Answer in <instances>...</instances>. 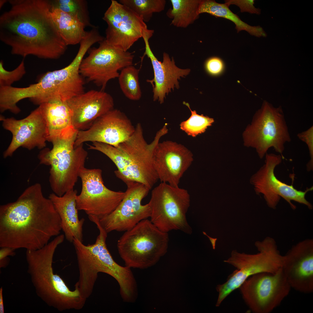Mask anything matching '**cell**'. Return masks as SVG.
<instances>
[{
    "label": "cell",
    "instance_id": "obj_1",
    "mask_svg": "<svg viewBox=\"0 0 313 313\" xmlns=\"http://www.w3.org/2000/svg\"><path fill=\"white\" fill-rule=\"evenodd\" d=\"M10 8L0 16V39L12 54L57 59L67 46L52 20L50 1L10 0Z\"/></svg>",
    "mask_w": 313,
    "mask_h": 313
},
{
    "label": "cell",
    "instance_id": "obj_2",
    "mask_svg": "<svg viewBox=\"0 0 313 313\" xmlns=\"http://www.w3.org/2000/svg\"><path fill=\"white\" fill-rule=\"evenodd\" d=\"M62 230L61 220L41 184L26 188L14 201L0 206V247L40 249Z\"/></svg>",
    "mask_w": 313,
    "mask_h": 313
},
{
    "label": "cell",
    "instance_id": "obj_3",
    "mask_svg": "<svg viewBox=\"0 0 313 313\" xmlns=\"http://www.w3.org/2000/svg\"><path fill=\"white\" fill-rule=\"evenodd\" d=\"M167 124L157 132L153 141L145 140L141 124L138 123L133 134L117 147L99 142L88 145L90 150L98 151L108 157L117 168L114 172L122 181L142 183L151 190L159 180L153 163L154 149L161 138L168 132Z\"/></svg>",
    "mask_w": 313,
    "mask_h": 313
},
{
    "label": "cell",
    "instance_id": "obj_4",
    "mask_svg": "<svg viewBox=\"0 0 313 313\" xmlns=\"http://www.w3.org/2000/svg\"><path fill=\"white\" fill-rule=\"evenodd\" d=\"M64 238V234L59 235L40 249L27 250V272L37 294L48 305L60 311L80 310L86 299L78 290H70L52 267L55 250Z\"/></svg>",
    "mask_w": 313,
    "mask_h": 313
},
{
    "label": "cell",
    "instance_id": "obj_5",
    "mask_svg": "<svg viewBox=\"0 0 313 313\" xmlns=\"http://www.w3.org/2000/svg\"><path fill=\"white\" fill-rule=\"evenodd\" d=\"M77 132H67L51 139L52 148L43 149L40 163L50 166L49 181L53 193L61 196L74 189L80 170L85 167L88 152L83 144L75 147Z\"/></svg>",
    "mask_w": 313,
    "mask_h": 313
},
{
    "label": "cell",
    "instance_id": "obj_6",
    "mask_svg": "<svg viewBox=\"0 0 313 313\" xmlns=\"http://www.w3.org/2000/svg\"><path fill=\"white\" fill-rule=\"evenodd\" d=\"M169 240L168 233L146 219L125 231L118 241L117 248L125 266L144 269L155 265L165 254Z\"/></svg>",
    "mask_w": 313,
    "mask_h": 313
},
{
    "label": "cell",
    "instance_id": "obj_7",
    "mask_svg": "<svg viewBox=\"0 0 313 313\" xmlns=\"http://www.w3.org/2000/svg\"><path fill=\"white\" fill-rule=\"evenodd\" d=\"M255 245L259 252L250 254L233 250L231 256L224 261L236 268L223 284L217 285L218 293L216 304L219 307L232 292L239 288L243 282L255 274L267 272L275 273L282 266L284 256L278 250L275 240L267 236Z\"/></svg>",
    "mask_w": 313,
    "mask_h": 313
},
{
    "label": "cell",
    "instance_id": "obj_8",
    "mask_svg": "<svg viewBox=\"0 0 313 313\" xmlns=\"http://www.w3.org/2000/svg\"><path fill=\"white\" fill-rule=\"evenodd\" d=\"M92 222L99 231L95 243L87 245L77 239L72 243L77 256L79 272L75 288L85 299L92 294L98 273H104L112 277L119 273L120 265L114 260L106 244L108 233L101 225L99 219L94 218Z\"/></svg>",
    "mask_w": 313,
    "mask_h": 313
},
{
    "label": "cell",
    "instance_id": "obj_9",
    "mask_svg": "<svg viewBox=\"0 0 313 313\" xmlns=\"http://www.w3.org/2000/svg\"><path fill=\"white\" fill-rule=\"evenodd\" d=\"M243 138L245 145L255 148L260 159L271 148L284 157L285 144L291 139L281 106L274 107L264 101L244 131Z\"/></svg>",
    "mask_w": 313,
    "mask_h": 313
},
{
    "label": "cell",
    "instance_id": "obj_10",
    "mask_svg": "<svg viewBox=\"0 0 313 313\" xmlns=\"http://www.w3.org/2000/svg\"><path fill=\"white\" fill-rule=\"evenodd\" d=\"M151 192V221L164 232L178 230L191 234L192 229L186 218L190 203L188 191L161 182Z\"/></svg>",
    "mask_w": 313,
    "mask_h": 313
},
{
    "label": "cell",
    "instance_id": "obj_11",
    "mask_svg": "<svg viewBox=\"0 0 313 313\" xmlns=\"http://www.w3.org/2000/svg\"><path fill=\"white\" fill-rule=\"evenodd\" d=\"M85 54L78 51L69 65L47 72L37 83L30 85L29 93L34 100L39 104L54 100L66 101L84 92V82L79 68Z\"/></svg>",
    "mask_w": 313,
    "mask_h": 313
},
{
    "label": "cell",
    "instance_id": "obj_12",
    "mask_svg": "<svg viewBox=\"0 0 313 313\" xmlns=\"http://www.w3.org/2000/svg\"><path fill=\"white\" fill-rule=\"evenodd\" d=\"M243 298L254 313H269L289 294L291 287L282 267L275 273L263 272L248 278L239 287Z\"/></svg>",
    "mask_w": 313,
    "mask_h": 313
},
{
    "label": "cell",
    "instance_id": "obj_13",
    "mask_svg": "<svg viewBox=\"0 0 313 313\" xmlns=\"http://www.w3.org/2000/svg\"><path fill=\"white\" fill-rule=\"evenodd\" d=\"M97 48L90 50L89 55L83 59L79 72L83 77L105 88L110 80L118 78L119 71L132 65L134 56L108 44L105 39L99 42Z\"/></svg>",
    "mask_w": 313,
    "mask_h": 313
},
{
    "label": "cell",
    "instance_id": "obj_14",
    "mask_svg": "<svg viewBox=\"0 0 313 313\" xmlns=\"http://www.w3.org/2000/svg\"><path fill=\"white\" fill-rule=\"evenodd\" d=\"M265 156V164L250 179L256 193L258 195L262 194L268 206L273 209L276 208L282 197L293 209H296V206L291 202L292 201L303 204L309 209H312V204L306 200L305 196L308 192L313 190V186L303 191L296 189L292 185L283 182L276 177L274 171L284 157L273 153H267Z\"/></svg>",
    "mask_w": 313,
    "mask_h": 313
},
{
    "label": "cell",
    "instance_id": "obj_15",
    "mask_svg": "<svg viewBox=\"0 0 313 313\" xmlns=\"http://www.w3.org/2000/svg\"><path fill=\"white\" fill-rule=\"evenodd\" d=\"M80 193L76 198L77 208L88 215L100 218L113 211L122 201L125 192L111 190L105 185L101 169L85 167L80 171Z\"/></svg>",
    "mask_w": 313,
    "mask_h": 313
},
{
    "label": "cell",
    "instance_id": "obj_16",
    "mask_svg": "<svg viewBox=\"0 0 313 313\" xmlns=\"http://www.w3.org/2000/svg\"><path fill=\"white\" fill-rule=\"evenodd\" d=\"M123 182L127 188L122 201L110 213L98 218L101 225L108 233L113 231L125 232L151 216L149 203L141 204L150 190L139 183L129 181Z\"/></svg>",
    "mask_w": 313,
    "mask_h": 313
},
{
    "label": "cell",
    "instance_id": "obj_17",
    "mask_svg": "<svg viewBox=\"0 0 313 313\" xmlns=\"http://www.w3.org/2000/svg\"><path fill=\"white\" fill-rule=\"evenodd\" d=\"M103 19L107 24L105 41L124 51H128L148 30L141 18L116 0H111Z\"/></svg>",
    "mask_w": 313,
    "mask_h": 313
},
{
    "label": "cell",
    "instance_id": "obj_18",
    "mask_svg": "<svg viewBox=\"0 0 313 313\" xmlns=\"http://www.w3.org/2000/svg\"><path fill=\"white\" fill-rule=\"evenodd\" d=\"M0 120L3 128L12 134L11 141L3 153L4 158L11 156L20 147L30 150L36 147L42 149L46 146L48 131L39 107L22 119L5 118L1 115Z\"/></svg>",
    "mask_w": 313,
    "mask_h": 313
},
{
    "label": "cell",
    "instance_id": "obj_19",
    "mask_svg": "<svg viewBox=\"0 0 313 313\" xmlns=\"http://www.w3.org/2000/svg\"><path fill=\"white\" fill-rule=\"evenodd\" d=\"M135 130L127 116L120 110L113 109L97 118L87 130L78 131L74 146L91 141L117 147L129 139Z\"/></svg>",
    "mask_w": 313,
    "mask_h": 313
},
{
    "label": "cell",
    "instance_id": "obj_20",
    "mask_svg": "<svg viewBox=\"0 0 313 313\" xmlns=\"http://www.w3.org/2000/svg\"><path fill=\"white\" fill-rule=\"evenodd\" d=\"M154 166L159 180L179 186L193 160L192 152L183 145L171 141L159 142L153 154Z\"/></svg>",
    "mask_w": 313,
    "mask_h": 313
},
{
    "label": "cell",
    "instance_id": "obj_21",
    "mask_svg": "<svg viewBox=\"0 0 313 313\" xmlns=\"http://www.w3.org/2000/svg\"><path fill=\"white\" fill-rule=\"evenodd\" d=\"M291 288L299 292L313 291V240L305 239L293 245L284 256L282 267Z\"/></svg>",
    "mask_w": 313,
    "mask_h": 313
},
{
    "label": "cell",
    "instance_id": "obj_22",
    "mask_svg": "<svg viewBox=\"0 0 313 313\" xmlns=\"http://www.w3.org/2000/svg\"><path fill=\"white\" fill-rule=\"evenodd\" d=\"M154 31L150 30L144 32L143 35L145 44V51L143 56L146 55L151 61L154 72V78L147 81L152 84L153 98L154 101L158 100L160 103L164 102L166 94L174 90L175 88L179 87L178 80L184 77L190 73L189 69H181L175 65L173 57L164 52L163 54L162 62L159 61L154 56L150 46L149 40L153 36Z\"/></svg>",
    "mask_w": 313,
    "mask_h": 313
},
{
    "label": "cell",
    "instance_id": "obj_23",
    "mask_svg": "<svg viewBox=\"0 0 313 313\" xmlns=\"http://www.w3.org/2000/svg\"><path fill=\"white\" fill-rule=\"evenodd\" d=\"M72 122L79 131L88 128L97 118L114 109L112 97L103 90H91L66 101Z\"/></svg>",
    "mask_w": 313,
    "mask_h": 313
},
{
    "label": "cell",
    "instance_id": "obj_24",
    "mask_svg": "<svg viewBox=\"0 0 313 313\" xmlns=\"http://www.w3.org/2000/svg\"><path fill=\"white\" fill-rule=\"evenodd\" d=\"M77 191L74 189L59 196L53 193L48 198L52 202L61 220L62 230L67 240L72 243L74 239L83 241V228L85 219H79L77 208Z\"/></svg>",
    "mask_w": 313,
    "mask_h": 313
},
{
    "label": "cell",
    "instance_id": "obj_25",
    "mask_svg": "<svg viewBox=\"0 0 313 313\" xmlns=\"http://www.w3.org/2000/svg\"><path fill=\"white\" fill-rule=\"evenodd\" d=\"M39 107L46 123L48 141L63 132L76 130L73 125L71 111L66 101L53 100L41 104Z\"/></svg>",
    "mask_w": 313,
    "mask_h": 313
},
{
    "label": "cell",
    "instance_id": "obj_26",
    "mask_svg": "<svg viewBox=\"0 0 313 313\" xmlns=\"http://www.w3.org/2000/svg\"><path fill=\"white\" fill-rule=\"evenodd\" d=\"M52 20L66 45L79 43L85 34L86 26L77 17L58 9L52 8Z\"/></svg>",
    "mask_w": 313,
    "mask_h": 313
},
{
    "label": "cell",
    "instance_id": "obj_27",
    "mask_svg": "<svg viewBox=\"0 0 313 313\" xmlns=\"http://www.w3.org/2000/svg\"><path fill=\"white\" fill-rule=\"evenodd\" d=\"M226 3H220L213 0H201L198 13H207L216 17L224 18L232 21L235 24L238 32L245 30L250 34L257 37H266V33L259 26H252L241 20L239 17L229 9Z\"/></svg>",
    "mask_w": 313,
    "mask_h": 313
},
{
    "label": "cell",
    "instance_id": "obj_28",
    "mask_svg": "<svg viewBox=\"0 0 313 313\" xmlns=\"http://www.w3.org/2000/svg\"><path fill=\"white\" fill-rule=\"evenodd\" d=\"M172 8L167 12L172 19L170 24L177 28H185L199 17L198 10L201 0H170Z\"/></svg>",
    "mask_w": 313,
    "mask_h": 313
},
{
    "label": "cell",
    "instance_id": "obj_29",
    "mask_svg": "<svg viewBox=\"0 0 313 313\" xmlns=\"http://www.w3.org/2000/svg\"><path fill=\"white\" fill-rule=\"evenodd\" d=\"M139 70L132 65L123 69L118 77L120 88L125 96L133 101L139 100L142 92L139 81Z\"/></svg>",
    "mask_w": 313,
    "mask_h": 313
},
{
    "label": "cell",
    "instance_id": "obj_30",
    "mask_svg": "<svg viewBox=\"0 0 313 313\" xmlns=\"http://www.w3.org/2000/svg\"><path fill=\"white\" fill-rule=\"evenodd\" d=\"M119 2L133 11L145 23L149 22L154 13L163 10L165 0H120Z\"/></svg>",
    "mask_w": 313,
    "mask_h": 313
},
{
    "label": "cell",
    "instance_id": "obj_31",
    "mask_svg": "<svg viewBox=\"0 0 313 313\" xmlns=\"http://www.w3.org/2000/svg\"><path fill=\"white\" fill-rule=\"evenodd\" d=\"M52 8L58 9L77 17L85 25L92 28L91 23L87 1L83 0L50 1Z\"/></svg>",
    "mask_w": 313,
    "mask_h": 313
},
{
    "label": "cell",
    "instance_id": "obj_32",
    "mask_svg": "<svg viewBox=\"0 0 313 313\" xmlns=\"http://www.w3.org/2000/svg\"><path fill=\"white\" fill-rule=\"evenodd\" d=\"M183 103L188 107L191 115L188 119L182 122L180 125L181 129L188 135L196 137L204 132L207 127L214 122L212 118L203 115H199L195 110L192 111L188 103L183 102Z\"/></svg>",
    "mask_w": 313,
    "mask_h": 313
},
{
    "label": "cell",
    "instance_id": "obj_33",
    "mask_svg": "<svg viewBox=\"0 0 313 313\" xmlns=\"http://www.w3.org/2000/svg\"><path fill=\"white\" fill-rule=\"evenodd\" d=\"M26 73L24 60L14 70L9 71L3 67V62H0V87L10 86L14 82L21 79Z\"/></svg>",
    "mask_w": 313,
    "mask_h": 313
},
{
    "label": "cell",
    "instance_id": "obj_34",
    "mask_svg": "<svg viewBox=\"0 0 313 313\" xmlns=\"http://www.w3.org/2000/svg\"><path fill=\"white\" fill-rule=\"evenodd\" d=\"M297 137L307 146L309 151L310 159L306 165L308 172L313 169V126L307 130L298 133Z\"/></svg>",
    "mask_w": 313,
    "mask_h": 313
},
{
    "label": "cell",
    "instance_id": "obj_35",
    "mask_svg": "<svg viewBox=\"0 0 313 313\" xmlns=\"http://www.w3.org/2000/svg\"><path fill=\"white\" fill-rule=\"evenodd\" d=\"M207 72L212 75H217L221 72L224 68L223 61L217 57H213L208 59L205 64Z\"/></svg>",
    "mask_w": 313,
    "mask_h": 313
},
{
    "label": "cell",
    "instance_id": "obj_36",
    "mask_svg": "<svg viewBox=\"0 0 313 313\" xmlns=\"http://www.w3.org/2000/svg\"><path fill=\"white\" fill-rule=\"evenodd\" d=\"M225 3L229 6L235 4L239 7L241 12H248L252 14H259L261 10L256 8L254 5V0H229L226 1Z\"/></svg>",
    "mask_w": 313,
    "mask_h": 313
},
{
    "label": "cell",
    "instance_id": "obj_37",
    "mask_svg": "<svg viewBox=\"0 0 313 313\" xmlns=\"http://www.w3.org/2000/svg\"><path fill=\"white\" fill-rule=\"evenodd\" d=\"M15 250L10 247H1L0 250V260L8 257L9 256H14L15 254Z\"/></svg>",
    "mask_w": 313,
    "mask_h": 313
},
{
    "label": "cell",
    "instance_id": "obj_38",
    "mask_svg": "<svg viewBox=\"0 0 313 313\" xmlns=\"http://www.w3.org/2000/svg\"><path fill=\"white\" fill-rule=\"evenodd\" d=\"M4 310L3 289L1 287L0 288V313H4Z\"/></svg>",
    "mask_w": 313,
    "mask_h": 313
},
{
    "label": "cell",
    "instance_id": "obj_39",
    "mask_svg": "<svg viewBox=\"0 0 313 313\" xmlns=\"http://www.w3.org/2000/svg\"><path fill=\"white\" fill-rule=\"evenodd\" d=\"M203 233L204 235L208 236V237L209 238V239L210 240L212 244L213 249L214 250L215 249L216 242V241L217 240V239L216 238H213L209 236L206 234L205 232H203Z\"/></svg>",
    "mask_w": 313,
    "mask_h": 313
},
{
    "label": "cell",
    "instance_id": "obj_40",
    "mask_svg": "<svg viewBox=\"0 0 313 313\" xmlns=\"http://www.w3.org/2000/svg\"><path fill=\"white\" fill-rule=\"evenodd\" d=\"M6 0H0V8H1V7H2L3 4L6 2Z\"/></svg>",
    "mask_w": 313,
    "mask_h": 313
}]
</instances>
